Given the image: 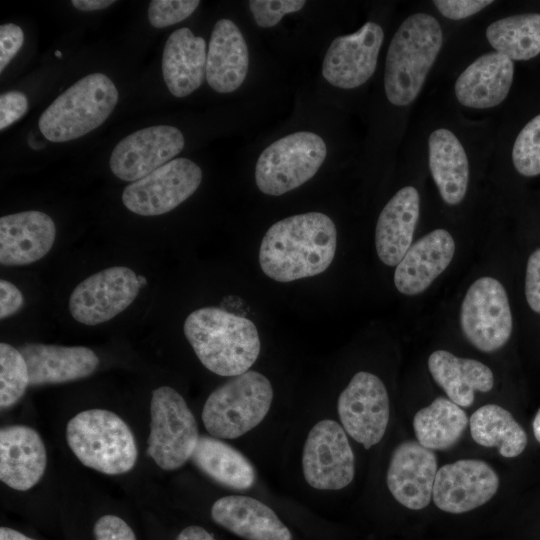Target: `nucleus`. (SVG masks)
<instances>
[{
	"label": "nucleus",
	"instance_id": "nucleus-1",
	"mask_svg": "<svg viewBox=\"0 0 540 540\" xmlns=\"http://www.w3.org/2000/svg\"><path fill=\"white\" fill-rule=\"evenodd\" d=\"M337 245L333 220L321 212L297 214L274 223L259 250L262 271L278 282H291L324 272Z\"/></svg>",
	"mask_w": 540,
	"mask_h": 540
},
{
	"label": "nucleus",
	"instance_id": "nucleus-2",
	"mask_svg": "<svg viewBox=\"0 0 540 540\" xmlns=\"http://www.w3.org/2000/svg\"><path fill=\"white\" fill-rule=\"evenodd\" d=\"M184 334L200 362L220 376H237L257 360L261 343L255 324L248 318L217 307L191 312Z\"/></svg>",
	"mask_w": 540,
	"mask_h": 540
},
{
	"label": "nucleus",
	"instance_id": "nucleus-3",
	"mask_svg": "<svg viewBox=\"0 0 540 540\" xmlns=\"http://www.w3.org/2000/svg\"><path fill=\"white\" fill-rule=\"evenodd\" d=\"M443 43V34L435 17L415 13L395 32L386 55L384 89L396 106L412 103L420 93Z\"/></svg>",
	"mask_w": 540,
	"mask_h": 540
},
{
	"label": "nucleus",
	"instance_id": "nucleus-4",
	"mask_svg": "<svg viewBox=\"0 0 540 540\" xmlns=\"http://www.w3.org/2000/svg\"><path fill=\"white\" fill-rule=\"evenodd\" d=\"M66 440L85 466L108 475L130 471L138 456L129 426L117 414L105 409H89L67 423Z\"/></svg>",
	"mask_w": 540,
	"mask_h": 540
},
{
	"label": "nucleus",
	"instance_id": "nucleus-5",
	"mask_svg": "<svg viewBox=\"0 0 540 540\" xmlns=\"http://www.w3.org/2000/svg\"><path fill=\"white\" fill-rule=\"evenodd\" d=\"M118 91L102 73L84 76L58 96L39 118L49 141L66 142L98 128L113 112Z\"/></svg>",
	"mask_w": 540,
	"mask_h": 540
},
{
	"label": "nucleus",
	"instance_id": "nucleus-6",
	"mask_svg": "<svg viewBox=\"0 0 540 540\" xmlns=\"http://www.w3.org/2000/svg\"><path fill=\"white\" fill-rule=\"evenodd\" d=\"M272 400L273 388L269 379L248 370L211 392L202 410V421L213 437L235 439L263 421Z\"/></svg>",
	"mask_w": 540,
	"mask_h": 540
},
{
	"label": "nucleus",
	"instance_id": "nucleus-7",
	"mask_svg": "<svg viewBox=\"0 0 540 540\" xmlns=\"http://www.w3.org/2000/svg\"><path fill=\"white\" fill-rule=\"evenodd\" d=\"M327 154L324 140L314 132L299 131L282 137L260 154L255 181L267 195L280 196L310 180Z\"/></svg>",
	"mask_w": 540,
	"mask_h": 540
},
{
	"label": "nucleus",
	"instance_id": "nucleus-8",
	"mask_svg": "<svg viewBox=\"0 0 540 540\" xmlns=\"http://www.w3.org/2000/svg\"><path fill=\"white\" fill-rule=\"evenodd\" d=\"M196 419L185 399L173 388L152 392L147 454L163 470H175L192 456L198 439Z\"/></svg>",
	"mask_w": 540,
	"mask_h": 540
},
{
	"label": "nucleus",
	"instance_id": "nucleus-9",
	"mask_svg": "<svg viewBox=\"0 0 540 540\" xmlns=\"http://www.w3.org/2000/svg\"><path fill=\"white\" fill-rule=\"evenodd\" d=\"M460 325L465 338L482 352H494L509 340L512 313L503 285L481 277L468 288L461 304Z\"/></svg>",
	"mask_w": 540,
	"mask_h": 540
},
{
	"label": "nucleus",
	"instance_id": "nucleus-10",
	"mask_svg": "<svg viewBox=\"0 0 540 540\" xmlns=\"http://www.w3.org/2000/svg\"><path fill=\"white\" fill-rule=\"evenodd\" d=\"M202 181V170L187 158H176L131 182L122 194L124 206L142 216L165 214L188 199Z\"/></svg>",
	"mask_w": 540,
	"mask_h": 540
},
{
	"label": "nucleus",
	"instance_id": "nucleus-11",
	"mask_svg": "<svg viewBox=\"0 0 540 540\" xmlns=\"http://www.w3.org/2000/svg\"><path fill=\"white\" fill-rule=\"evenodd\" d=\"M306 482L318 490H340L355 475V458L346 431L334 420L317 422L309 431L302 452Z\"/></svg>",
	"mask_w": 540,
	"mask_h": 540
},
{
	"label": "nucleus",
	"instance_id": "nucleus-12",
	"mask_svg": "<svg viewBox=\"0 0 540 540\" xmlns=\"http://www.w3.org/2000/svg\"><path fill=\"white\" fill-rule=\"evenodd\" d=\"M342 427L366 449L383 438L390 417L389 396L382 380L369 372L356 373L337 402Z\"/></svg>",
	"mask_w": 540,
	"mask_h": 540
},
{
	"label": "nucleus",
	"instance_id": "nucleus-13",
	"mask_svg": "<svg viewBox=\"0 0 540 540\" xmlns=\"http://www.w3.org/2000/svg\"><path fill=\"white\" fill-rule=\"evenodd\" d=\"M140 286L138 276L128 267L101 270L76 285L69 297V312L85 325L104 323L134 301Z\"/></svg>",
	"mask_w": 540,
	"mask_h": 540
},
{
	"label": "nucleus",
	"instance_id": "nucleus-14",
	"mask_svg": "<svg viewBox=\"0 0 540 540\" xmlns=\"http://www.w3.org/2000/svg\"><path fill=\"white\" fill-rule=\"evenodd\" d=\"M185 141L182 132L171 125H156L133 132L113 149L109 166L124 181H137L178 155Z\"/></svg>",
	"mask_w": 540,
	"mask_h": 540
},
{
	"label": "nucleus",
	"instance_id": "nucleus-15",
	"mask_svg": "<svg viewBox=\"0 0 540 540\" xmlns=\"http://www.w3.org/2000/svg\"><path fill=\"white\" fill-rule=\"evenodd\" d=\"M383 40V29L371 21L355 33L336 37L323 59V77L342 89L361 86L375 72Z\"/></svg>",
	"mask_w": 540,
	"mask_h": 540
},
{
	"label": "nucleus",
	"instance_id": "nucleus-16",
	"mask_svg": "<svg viewBox=\"0 0 540 540\" xmlns=\"http://www.w3.org/2000/svg\"><path fill=\"white\" fill-rule=\"evenodd\" d=\"M498 487V475L488 463L462 459L438 469L432 499L442 511L460 514L487 503Z\"/></svg>",
	"mask_w": 540,
	"mask_h": 540
},
{
	"label": "nucleus",
	"instance_id": "nucleus-17",
	"mask_svg": "<svg viewBox=\"0 0 540 540\" xmlns=\"http://www.w3.org/2000/svg\"><path fill=\"white\" fill-rule=\"evenodd\" d=\"M437 471L433 450L417 441H404L392 452L386 476L387 486L401 505L420 510L431 501Z\"/></svg>",
	"mask_w": 540,
	"mask_h": 540
},
{
	"label": "nucleus",
	"instance_id": "nucleus-18",
	"mask_svg": "<svg viewBox=\"0 0 540 540\" xmlns=\"http://www.w3.org/2000/svg\"><path fill=\"white\" fill-rule=\"evenodd\" d=\"M56 227L41 211H24L0 218V263L4 266L31 264L52 248Z\"/></svg>",
	"mask_w": 540,
	"mask_h": 540
},
{
	"label": "nucleus",
	"instance_id": "nucleus-19",
	"mask_svg": "<svg viewBox=\"0 0 540 540\" xmlns=\"http://www.w3.org/2000/svg\"><path fill=\"white\" fill-rule=\"evenodd\" d=\"M455 242L445 229H435L413 243L394 273L397 290L408 296L424 292L449 266Z\"/></svg>",
	"mask_w": 540,
	"mask_h": 540
},
{
	"label": "nucleus",
	"instance_id": "nucleus-20",
	"mask_svg": "<svg viewBox=\"0 0 540 540\" xmlns=\"http://www.w3.org/2000/svg\"><path fill=\"white\" fill-rule=\"evenodd\" d=\"M47 462L44 443L26 425H8L0 431V479L7 486L26 491L42 478Z\"/></svg>",
	"mask_w": 540,
	"mask_h": 540
},
{
	"label": "nucleus",
	"instance_id": "nucleus-21",
	"mask_svg": "<svg viewBox=\"0 0 540 540\" xmlns=\"http://www.w3.org/2000/svg\"><path fill=\"white\" fill-rule=\"evenodd\" d=\"M29 373V385L59 384L85 378L99 365V358L84 346L25 343L19 348Z\"/></svg>",
	"mask_w": 540,
	"mask_h": 540
},
{
	"label": "nucleus",
	"instance_id": "nucleus-22",
	"mask_svg": "<svg viewBox=\"0 0 540 540\" xmlns=\"http://www.w3.org/2000/svg\"><path fill=\"white\" fill-rule=\"evenodd\" d=\"M249 68V51L238 26L220 19L213 27L206 60V80L218 93H231L244 82Z\"/></svg>",
	"mask_w": 540,
	"mask_h": 540
},
{
	"label": "nucleus",
	"instance_id": "nucleus-23",
	"mask_svg": "<svg viewBox=\"0 0 540 540\" xmlns=\"http://www.w3.org/2000/svg\"><path fill=\"white\" fill-rule=\"evenodd\" d=\"M513 74L511 59L496 51L483 54L457 78L454 86L456 98L470 108L497 106L507 97Z\"/></svg>",
	"mask_w": 540,
	"mask_h": 540
},
{
	"label": "nucleus",
	"instance_id": "nucleus-24",
	"mask_svg": "<svg viewBox=\"0 0 540 540\" xmlns=\"http://www.w3.org/2000/svg\"><path fill=\"white\" fill-rule=\"evenodd\" d=\"M211 517L219 526L246 540H291V532L263 502L244 495L215 501Z\"/></svg>",
	"mask_w": 540,
	"mask_h": 540
},
{
	"label": "nucleus",
	"instance_id": "nucleus-25",
	"mask_svg": "<svg viewBox=\"0 0 540 540\" xmlns=\"http://www.w3.org/2000/svg\"><path fill=\"white\" fill-rule=\"evenodd\" d=\"M420 211L416 188H401L382 209L375 229L379 259L387 266H397L412 245Z\"/></svg>",
	"mask_w": 540,
	"mask_h": 540
},
{
	"label": "nucleus",
	"instance_id": "nucleus-26",
	"mask_svg": "<svg viewBox=\"0 0 540 540\" xmlns=\"http://www.w3.org/2000/svg\"><path fill=\"white\" fill-rule=\"evenodd\" d=\"M206 42L186 27L167 39L162 55V73L168 90L185 97L198 89L206 77Z\"/></svg>",
	"mask_w": 540,
	"mask_h": 540
},
{
	"label": "nucleus",
	"instance_id": "nucleus-27",
	"mask_svg": "<svg viewBox=\"0 0 540 540\" xmlns=\"http://www.w3.org/2000/svg\"><path fill=\"white\" fill-rule=\"evenodd\" d=\"M428 369L448 398L460 407L473 404L475 391L488 392L494 385V376L488 366L446 350H436L429 356Z\"/></svg>",
	"mask_w": 540,
	"mask_h": 540
},
{
	"label": "nucleus",
	"instance_id": "nucleus-28",
	"mask_svg": "<svg viewBox=\"0 0 540 540\" xmlns=\"http://www.w3.org/2000/svg\"><path fill=\"white\" fill-rule=\"evenodd\" d=\"M429 168L443 201L459 204L469 182V163L458 138L448 129L433 131L428 140Z\"/></svg>",
	"mask_w": 540,
	"mask_h": 540
},
{
	"label": "nucleus",
	"instance_id": "nucleus-29",
	"mask_svg": "<svg viewBox=\"0 0 540 540\" xmlns=\"http://www.w3.org/2000/svg\"><path fill=\"white\" fill-rule=\"evenodd\" d=\"M190 459L204 474L227 488L246 490L255 483L251 462L219 438L200 436Z\"/></svg>",
	"mask_w": 540,
	"mask_h": 540
},
{
	"label": "nucleus",
	"instance_id": "nucleus-30",
	"mask_svg": "<svg viewBox=\"0 0 540 540\" xmlns=\"http://www.w3.org/2000/svg\"><path fill=\"white\" fill-rule=\"evenodd\" d=\"M468 425L463 409L447 398L438 397L420 409L413 418L417 442L430 450H445L453 446Z\"/></svg>",
	"mask_w": 540,
	"mask_h": 540
},
{
	"label": "nucleus",
	"instance_id": "nucleus-31",
	"mask_svg": "<svg viewBox=\"0 0 540 540\" xmlns=\"http://www.w3.org/2000/svg\"><path fill=\"white\" fill-rule=\"evenodd\" d=\"M473 440L484 447H497L500 455L513 458L527 445V435L512 414L496 404L478 408L469 420Z\"/></svg>",
	"mask_w": 540,
	"mask_h": 540
},
{
	"label": "nucleus",
	"instance_id": "nucleus-32",
	"mask_svg": "<svg viewBox=\"0 0 540 540\" xmlns=\"http://www.w3.org/2000/svg\"><path fill=\"white\" fill-rule=\"evenodd\" d=\"M491 46L509 59L529 60L540 53V14L525 13L499 19L486 29Z\"/></svg>",
	"mask_w": 540,
	"mask_h": 540
},
{
	"label": "nucleus",
	"instance_id": "nucleus-33",
	"mask_svg": "<svg viewBox=\"0 0 540 540\" xmlns=\"http://www.w3.org/2000/svg\"><path fill=\"white\" fill-rule=\"evenodd\" d=\"M29 386L27 363L19 349L0 344V407L9 408L17 403Z\"/></svg>",
	"mask_w": 540,
	"mask_h": 540
},
{
	"label": "nucleus",
	"instance_id": "nucleus-34",
	"mask_svg": "<svg viewBox=\"0 0 540 540\" xmlns=\"http://www.w3.org/2000/svg\"><path fill=\"white\" fill-rule=\"evenodd\" d=\"M515 169L523 176L540 174V114L519 132L512 149Z\"/></svg>",
	"mask_w": 540,
	"mask_h": 540
},
{
	"label": "nucleus",
	"instance_id": "nucleus-35",
	"mask_svg": "<svg viewBox=\"0 0 540 540\" xmlns=\"http://www.w3.org/2000/svg\"><path fill=\"white\" fill-rule=\"evenodd\" d=\"M198 0H152L148 19L155 28L174 25L188 18L199 6Z\"/></svg>",
	"mask_w": 540,
	"mask_h": 540
},
{
	"label": "nucleus",
	"instance_id": "nucleus-36",
	"mask_svg": "<svg viewBox=\"0 0 540 540\" xmlns=\"http://www.w3.org/2000/svg\"><path fill=\"white\" fill-rule=\"evenodd\" d=\"M248 4L256 24L262 28H270L277 25L286 14L301 10L306 1L251 0Z\"/></svg>",
	"mask_w": 540,
	"mask_h": 540
},
{
	"label": "nucleus",
	"instance_id": "nucleus-37",
	"mask_svg": "<svg viewBox=\"0 0 540 540\" xmlns=\"http://www.w3.org/2000/svg\"><path fill=\"white\" fill-rule=\"evenodd\" d=\"M94 540H137L129 524L116 515H103L93 526Z\"/></svg>",
	"mask_w": 540,
	"mask_h": 540
},
{
	"label": "nucleus",
	"instance_id": "nucleus-38",
	"mask_svg": "<svg viewBox=\"0 0 540 540\" xmlns=\"http://www.w3.org/2000/svg\"><path fill=\"white\" fill-rule=\"evenodd\" d=\"M28 99L19 91H10L0 96V129L4 130L22 118L28 111Z\"/></svg>",
	"mask_w": 540,
	"mask_h": 540
},
{
	"label": "nucleus",
	"instance_id": "nucleus-39",
	"mask_svg": "<svg viewBox=\"0 0 540 540\" xmlns=\"http://www.w3.org/2000/svg\"><path fill=\"white\" fill-rule=\"evenodd\" d=\"M434 5L438 11L446 18L461 20L470 17L491 3L488 0H435Z\"/></svg>",
	"mask_w": 540,
	"mask_h": 540
},
{
	"label": "nucleus",
	"instance_id": "nucleus-40",
	"mask_svg": "<svg viewBox=\"0 0 540 540\" xmlns=\"http://www.w3.org/2000/svg\"><path fill=\"white\" fill-rule=\"evenodd\" d=\"M23 42L24 33L19 26L13 23H6L0 26V72H3L18 53Z\"/></svg>",
	"mask_w": 540,
	"mask_h": 540
},
{
	"label": "nucleus",
	"instance_id": "nucleus-41",
	"mask_svg": "<svg viewBox=\"0 0 540 540\" xmlns=\"http://www.w3.org/2000/svg\"><path fill=\"white\" fill-rule=\"evenodd\" d=\"M525 296L530 308L540 314V248L535 250L527 261Z\"/></svg>",
	"mask_w": 540,
	"mask_h": 540
},
{
	"label": "nucleus",
	"instance_id": "nucleus-42",
	"mask_svg": "<svg viewBox=\"0 0 540 540\" xmlns=\"http://www.w3.org/2000/svg\"><path fill=\"white\" fill-rule=\"evenodd\" d=\"M23 305L21 291L11 282L0 281V318H7L16 313Z\"/></svg>",
	"mask_w": 540,
	"mask_h": 540
},
{
	"label": "nucleus",
	"instance_id": "nucleus-43",
	"mask_svg": "<svg viewBox=\"0 0 540 540\" xmlns=\"http://www.w3.org/2000/svg\"><path fill=\"white\" fill-rule=\"evenodd\" d=\"M176 540H216L210 532L201 526L191 525L184 528Z\"/></svg>",
	"mask_w": 540,
	"mask_h": 540
},
{
	"label": "nucleus",
	"instance_id": "nucleus-44",
	"mask_svg": "<svg viewBox=\"0 0 540 540\" xmlns=\"http://www.w3.org/2000/svg\"><path fill=\"white\" fill-rule=\"evenodd\" d=\"M114 0H73L71 1L72 5L80 11H96L105 9L111 4Z\"/></svg>",
	"mask_w": 540,
	"mask_h": 540
},
{
	"label": "nucleus",
	"instance_id": "nucleus-45",
	"mask_svg": "<svg viewBox=\"0 0 540 540\" xmlns=\"http://www.w3.org/2000/svg\"><path fill=\"white\" fill-rule=\"evenodd\" d=\"M0 540H36L13 528L2 526L0 528Z\"/></svg>",
	"mask_w": 540,
	"mask_h": 540
},
{
	"label": "nucleus",
	"instance_id": "nucleus-46",
	"mask_svg": "<svg viewBox=\"0 0 540 540\" xmlns=\"http://www.w3.org/2000/svg\"><path fill=\"white\" fill-rule=\"evenodd\" d=\"M533 432L535 438L540 443V409L537 411L533 420Z\"/></svg>",
	"mask_w": 540,
	"mask_h": 540
},
{
	"label": "nucleus",
	"instance_id": "nucleus-47",
	"mask_svg": "<svg viewBox=\"0 0 540 540\" xmlns=\"http://www.w3.org/2000/svg\"><path fill=\"white\" fill-rule=\"evenodd\" d=\"M138 281H139L141 286L147 284V279L144 276H138Z\"/></svg>",
	"mask_w": 540,
	"mask_h": 540
},
{
	"label": "nucleus",
	"instance_id": "nucleus-48",
	"mask_svg": "<svg viewBox=\"0 0 540 540\" xmlns=\"http://www.w3.org/2000/svg\"><path fill=\"white\" fill-rule=\"evenodd\" d=\"M55 56H57V57H62V53H61L60 51L57 50V51H55Z\"/></svg>",
	"mask_w": 540,
	"mask_h": 540
}]
</instances>
